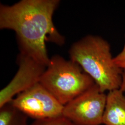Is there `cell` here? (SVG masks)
I'll return each mask as SVG.
<instances>
[{
	"instance_id": "cell-1",
	"label": "cell",
	"mask_w": 125,
	"mask_h": 125,
	"mask_svg": "<svg viewBox=\"0 0 125 125\" xmlns=\"http://www.w3.org/2000/svg\"><path fill=\"white\" fill-rule=\"evenodd\" d=\"M59 3L58 0H22L13 5L0 6V28L15 31L20 53L46 67L50 58L45 43L59 45L65 43L52 20Z\"/></svg>"
},
{
	"instance_id": "cell-4",
	"label": "cell",
	"mask_w": 125,
	"mask_h": 125,
	"mask_svg": "<svg viewBox=\"0 0 125 125\" xmlns=\"http://www.w3.org/2000/svg\"><path fill=\"white\" fill-rule=\"evenodd\" d=\"M106 101L107 94L95 83L64 105L62 116L75 125H100Z\"/></svg>"
},
{
	"instance_id": "cell-2",
	"label": "cell",
	"mask_w": 125,
	"mask_h": 125,
	"mask_svg": "<svg viewBox=\"0 0 125 125\" xmlns=\"http://www.w3.org/2000/svg\"><path fill=\"white\" fill-rule=\"evenodd\" d=\"M69 53L102 92L120 89L123 70L114 62L110 45L102 37L85 36L72 45Z\"/></svg>"
},
{
	"instance_id": "cell-5",
	"label": "cell",
	"mask_w": 125,
	"mask_h": 125,
	"mask_svg": "<svg viewBox=\"0 0 125 125\" xmlns=\"http://www.w3.org/2000/svg\"><path fill=\"white\" fill-rule=\"evenodd\" d=\"M10 102L27 117L35 120L62 116L64 106L40 83L18 94Z\"/></svg>"
},
{
	"instance_id": "cell-6",
	"label": "cell",
	"mask_w": 125,
	"mask_h": 125,
	"mask_svg": "<svg viewBox=\"0 0 125 125\" xmlns=\"http://www.w3.org/2000/svg\"><path fill=\"white\" fill-rule=\"evenodd\" d=\"M19 69L9 83L0 91V107L17 95L39 83L46 67L23 54L17 58Z\"/></svg>"
},
{
	"instance_id": "cell-7",
	"label": "cell",
	"mask_w": 125,
	"mask_h": 125,
	"mask_svg": "<svg viewBox=\"0 0 125 125\" xmlns=\"http://www.w3.org/2000/svg\"><path fill=\"white\" fill-rule=\"evenodd\" d=\"M104 125H125V96L120 89L109 91L103 116Z\"/></svg>"
},
{
	"instance_id": "cell-11",
	"label": "cell",
	"mask_w": 125,
	"mask_h": 125,
	"mask_svg": "<svg viewBox=\"0 0 125 125\" xmlns=\"http://www.w3.org/2000/svg\"><path fill=\"white\" fill-rule=\"evenodd\" d=\"M120 89L123 92L125 93V71H123L122 74V82Z\"/></svg>"
},
{
	"instance_id": "cell-10",
	"label": "cell",
	"mask_w": 125,
	"mask_h": 125,
	"mask_svg": "<svg viewBox=\"0 0 125 125\" xmlns=\"http://www.w3.org/2000/svg\"><path fill=\"white\" fill-rule=\"evenodd\" d=\"M114 61L117 66L125 71V41L123 49L120 53L114 58Z\"/></svg>"
},
{
	"instance_id": "cell-8",
	"label": "cell",
	"mask_w": 125,
	"mask_h": 125,
	"mask_svg": "<svg viewBox=\"0 0 125 125\" xmlns=\"http://www.w3.org/2000/svg\"><path fill=\"white\" fill-rule=\"evenodd\" d=\"M27 117L11 102L0 107V125H28Z\"/></svg>"
},
{
	"instance_id": "cell-9",
	"label": "cell",
	"mask_w": 125,
	"mask_h": 125,
	"mask_svg": "<svg viewBox=\"0 0 125 125\" xmlns=\"http://www.w3.org/2000/svg\"><path fill=\"white\" fill-rule=\"evenodd\" d=\"M30 125H75L63 116L58 118L35 120Z\"/></svg>"
},
{
	"instance_id": "cell-3",
	"label": "cell",
	"mask_w": 125,
	"mask_h": 125,
	"mask_svg": "<svg viewBox=\"0 0 125 125\" xmlns=\"http://www.w3.org/2000/svg\"><path fill=\"white\" fill-rule=\"evenodd\" d=\"M40 83L63 106L95 84L78 64L59 55L50 58Z\"/></svg>"
}]
</instances>
